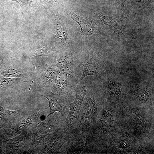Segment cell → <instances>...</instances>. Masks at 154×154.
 Listing matches in <instances>:
<instances>
[{
    "label": "cell",
    "instance_id": "cell-1",
    "mask_svg": "<svg viewBox=\"0 0 154 154\" xmlns=\"http://www.w3.org/2000/svg\"><path fill=\"white\" fill-rule=\"evenodd\" d=\"M88 90L86 85L84 83L80 82L76 86L75 100L70 103L68 114L63 124L65 131L69 135L76 131L80 121V111Z\"/></svg>",
    "mask_w": 154,
    "mask_h": 154
},
{
    "label": "cell",
    "instance_id": "cell-7",
    "mask_svg": "<svg viewBox=\"0 0 154 154\" xmlns=\"http://www.w3.org/2000/svg\"><path fill=\"white\" fill-rule=\"evenodd\" d=\"M92 57L88 56V57L82 62V64L84 70L78 82L82 80L84 78L89 75H99L101 72V68L99 63Z\"/></svg>",
    "mask_w": 154,
    "mask_h": 154
},
{
    "label": "cell",
    "instance_id": "cell-10",
    "mask_svg": "<svg viewBox=\"0 0 154 154\" xmlns=\"http://www.w3.org/2000/svg\"><path fill=\"white\" fill-rule=\"evenodd\" d=\"M54 34L55 37L61 39L64 44L69 43L68 34L60 15H56L55 19Z\"/></svg>",
    "mask_w": 154,
    "mask_h": 154
},
{
    "label": "cell",
    "instance_id": "cell-14",
    "mask_svg": "<svg viewBox=\"0 0 154 154\" xmlns=\"http://www.w3.org/2000/svg\"><path fill=\"white\" fill-rule=\"evenodd\" d=\"M56 49L51 46L41 45L39 46L33 56L38 55L42 56H49Z\"/></svg>",
    "mask_w": 154,
    "mask_h": 154
},
{
    "label": "cell",
    "instance_id": "cell-4",
    "mask_svg": "<svg viewBox=\"0 0 154 154\" xmlns=\"http://www.w3.org/2000/svg\"><path fill=\"white\" fill-rule=\"evenodd\" d=\"M77 83L73 77L57 70L54 77L52 90L55 93L68 97L75 92Z\"/></svg>",
    "mask_w": 154,
    "mask_h": 154
},
{
    "label": "cell",
    "instance_id": "cell-6",
    "mask_svg": "<svg viewBox=\"0 0 154 154\" xmlns=\"http://www.w3.org/2000/svg\"><path fill=\"white\" fill-rule=\"evenodd\" d=\"M55 63L59 70L76 80L80 63L72 55L66 51L60 55Z\"/></svg>",
    "mask_w": 154,
    "mask_h": 154
},
{
    "label": "cell",
    "instance_id": "cell-5",
    "mask_svg": "<svg viewBox=\"0 0 154 154\" xmlns=\"http://www.w3.org/2000/svg\"><path fill=\"white\" fill-rule=\"evenodd\" d=\"M52 132L46 138L42 153H60L69 135L65 132L63 124Z\"/></svg>",
    "mask_w": 154,
    "mask_h": 154
},
{
    "label": "cell",
    "instance_id": "cell-16",
    "mask_svg": "<svg viewBox=\"0 0 154 154\" xmlns=\"http://www.w3.org/2000/svg\"><path fill=\"white\" fill-rule=\"evenodd\" d=\"M15 81L10 78H4L0 81V84L3 86H6L12 85Z\"/></svg>",
    "mask_w": 154,
    "mask_h": 154
},
{
    "label": "cell",
    "instance_id": "cell-9",
    "mask_svg": "<svg viewBox=\"0 0 154 154\" xmlns=\"http://www.w3.org/2000/svg\"><path fill=\"white\" fill-rule=\"evenodd\" d=\"M57 70L43 62L39 66L42 85L45 87L52 86L54 77Z\"/></svg>",
    "mask_w": 154,
    "mask_h": 154
},
{
    "label": "cell",
    "instance_id": "cell-17",
    "mask_svg": "<svg viewBox=\"0 0 154 154\" xmlns=\"http://www.w3.org/2000/svg\"><path fill=\"white\" fill-rule=\"evenodd\" d=\"M112 92L114 94L118 95L120 90L119 85L116 83H113L111 84L110 87Z\"/></svg>",
    "mask_w": 154,
    "mask_h": 154
},
{
    "label": "cell",
    "instance_id": "cell-13",
    "mask_svg": "<svg viewBox=\"0 0 154 154\" xmlns=\"http://www.w3.org/2000/svg\"><path fill=\"white\" fill-rule=\"evenodd\" d=\"M22 110V109H21L17 110H9L0 105V120L14 119L20 114Z\"/></svg>",
    "mask_w": 154,
    "mask_h": 154
},
{
    "label": "cell",
    "instance_id": "cell-8",
    "mask_svg": "<svg viewBox=\"0 0 154 154\" xmlns=\"http://www.w3.org/2000/svg\"><path fill=\"white\" fill-rule=\"evenodd\" d=\"M41 113L40 111L33 114L22 119L15 123L11 129L12 136H15L22 132L30 125L37 122L40 117Z\"/></svg>",
    "mask_w": 154,
    "mask_h": 154
},
{
    "label": "cell",
    "instance_id": "cell-12",
    "mask_svg": "<svg viewBox=\"0 0 154 154\" xmlns=\"http://www.w3.org/2000/svg\"><path fill=\"white\" fill-rule=\"evenodd\" d=\"M26 134L24 131L19 136L9 141L8 150L9 152L13 153H18L22 152L25 143V140Z\"/></svg>",
    "mask_w": 154,
    "mask_h": 154
},
{
    "label": "cell",
    "instance_id": "cell-18",
    "mask_svg": "<svg viewBox=\"0 0 154 154\" xmlns=\"http://www.w3.org/2000/svg\"><path fill=\"white\" fill-rule=\"evenodd\" d=\"M14 1L18 3L21 7L22 11L24 9L28 4L27 0H11Z\"/></svg>",
    "mask_w": 154,
    "mask_h": 154
},
{
    "label": "cell",
    "instance_id": "cell-15",
    "mask_svg": "<svg viewBox=\"0 0 154 154\" xmlns=\"http://www.w3.org/2000/svg\"><path fill=\"white\" fill-rule=\"evenodd\" d=\"M4 75L9 77H20L21 73L19 71L14 69H10L3 73Z\"/></svg>",
    "mask_w": 154,
    "mask_h": 154
},
{
    "label": "cell",
    "instance_id": "cell-11",
    "mask_svg": "<svg viewBox=\"0 0 154 154\" xmlns=\"http://www.w3.org/2000/svg\"><path fill=\"white\" fill-rule=\"evenodd\" d=\"M67 14L72 19L80 25L81 31L79 35H89L92 32L93 28L91 24L86 20L76 15L72 11H68L66 12Z\"/></svg>",
    "mask_w": 154,
    "mask_h": 154
},
{
    "label": "cell",
    "instance_id": "cell-2",
    "mask_svg": "<svg viewBox=\"0 0 154 154\" xmlns=\"http://www.w3.org/2000/svg\"><path fill=\"white\" fill-rule=\"evenodd\" d=\"M48 116L45 120L39 123L35 129L31 144L27 153H31L41 141L50 133L61 126L64 120L59 116Z\"/></svg>",
    "mask_w": 154,
    "mask_h": 154
},
{
    "label": "cell",
    "instance_id": "cell-3",
    "mask_svg": "<svg viewBox=\"0 0 154 154\" xmlns=\"http://www.w3.org/2000/svg\"><path fill=\"white\" fill-rule=\"evenodd\" d=\"M41 96L48 101L50 113L48 116L58 112L60 113L65 121L68 114L71 103L68 97L47 90L43 92Z\"/></svg>",
    "mask_w": 154,
    "mask_h": 154
}]
</instances>
